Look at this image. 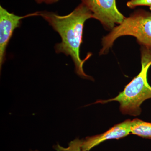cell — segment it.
<instances>
[{"label":"cell","instance_id":"obj_1","mask_svg":"<svg viewBox=\"0 0 151 151\" xmlns=\"http://www.w3.org/2000/svg\"><path fill=\"white\" fill-rule=\"evenodd\" d=\"M39 16L43 17L58 32L62 41L55 47L57 53H64L71 57L75 64L76 73L82 78L90 79L92 77L86 75L83 70L84 63L90 56L81 60L80 47L82 42L84 23L92 18L91 11L81 3L70 13L60 16L52 12H39Z\"/></svg>","mask_w":151,"mask_h":151},{"label":"cell","instance_id":"obj_2","mask_svg":"<svg viewBox=\"0 0 151 151\" xmlns=\"http://www.w3.org/2000/svg\"><path fill=\"white\" fill-rule=\"evenodd\" d=\"M142 50V70L137 76L125 86L124 91L113 98L98 100L95 103L117 101L122 114L137 116L140 115L142 103L151 98V86L147 81V72L151 65V50L143 46Z\"/></svg>","mask_w":151,"mask_h":151},{"label":"cell","instance_id":"obj_3","mask_svg":"<svg viewBox=\"0 0 151 151\" xmlns=\"http://www.w3.org/2000/svg\"><path fill=\"white\" fill-rule=\"evenodd\" d=\"M124 35L135 37L139 43L151 50V13L140 10L125 18L122 23L103 38L100 54H107L114 41Z\"/></svg>","mask_w":151,"mask_h":151},{"label":"cell","instance_id":"obj_4","mask_svg":"<svg viewBox=\"0 0 151 151\" xmlns=\"http://www.w3.org/2000/svg\"><path fill=\"white\" fill-rule=\"evenodd\" d=\"M91 11L92 18L98 20L108 29H113L115 24H121L125 17L117 8L116 0H81Z\"/></svg>","mask_w":151,"mask_h":151},{"label":"cell","instance_id":"obj_5","mask_svg":"<svg viewBox=\"0 0 151 151\" xmlns=\"http://www.w3.org/2000/svg\"><path fill=\"white\" fill-rule=\"evenodd\" d=\"M39 16V12L19 16L0 6V67L6 60V50L14 31L19 27L22 19Z\"/></svg>","mask_w":151,"mask_h":151},{"label":"cell","instance_id":"obj_6","mask_svg":"<svg viewBox=\"0 0 151 151\" xmlns=\"http://www.w3.org/2000/svg\"><path fill=\"white\" fill-rule=\"evenodd\" d=\"M132 121L126 120L115 125L108 131L103 134L91 137H86L83 139L82 151H89L101 143L109 139H119L127 137L131 133Z\"/></svg>","mask_w":151,"mask_h":151},{"label":"cell","instance_id":"obj_7","mask_svg":"<svg viewBox=\"0 0 151 151\" xmlns=\"http://www.w3.org/2000/svg\"><path fill=\"white\" fill-rule=\"evenodd\" d=\"M131 134L151 139V123L136 119L132 121Z\"/></svg>","mask_w":151,"mask_h":151},{"label":"cell","instance_id":"obj_8","mask_svg":"<svg viewBox=\"0 0 151 151\" xmlns=\"http://www.w3.org/2000/svg\"><path fill=\"white\" fill-rule=\"evenodd\" d=\"M82 143L83 139H80L77 138L71 141L68 144L67 147H63L59 144H57L53 146V148L56 151H82Z\"/></svg>","mask_w":151,"mask_h":151},{"label":"cell","instance_id":"obj_9","mask_svg":"<svg viewBox=\"0 0 151 151\" xmlns=\"http://www.w3.org/2000/svg\"><path fill=\"white\" fill-rule=\"evenodd\" d=\"M127 5L128 7L132 9L138 6H147L151 10V0H131L127 2Z\"/></svg>","mask_w":151,"mask_h":151},{"label":"cell","instance_id":"obj_10","mask_svg":"<svg viewBox=\"0 0 151 151\" xmlns=\"http://www.w3.org/2000/svg\"><path fill=\"white\" fill-rule=\"evenodd\" d=\"M59 0H35L36 1L38 4L41 3H45L47 4H51L56 3Z\"/></svg>","mask_w":151,"mask_h":151},{"label":"cell","instance_id":"obj_11","mask_svg":"<svg viewBox=\"0 0 151 151\" xmlns=\"http://www.w3.org/2000/svg\"><path fill=\"white\" fill-rule=\"evenodd\" d=\"M39 151L37 150H35V151Z\"/></svg>","mask_w":151,"mask_h":151}]
</instances>
